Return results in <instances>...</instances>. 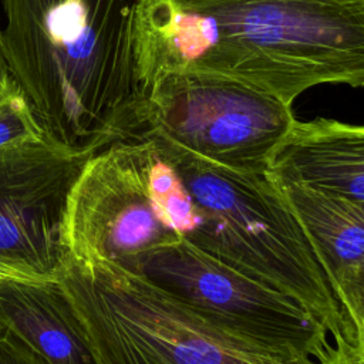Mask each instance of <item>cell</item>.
I'll use <instances>...</instances> for the list:
<instances>
[{
  "mask_svg": "<svg viewBox=\"0 0 364 364\" xmlns=\"http://www.w3.org/2000/svg\"><path fill=\"white\" fill-rule=\"evenodd\" d=\"M135 0H1L11 74L47 141L98 152L135 129Z\"/></svg>",
  "mask_w": 364,
  "mask_h": 364,
  "instance_id": "2",
  "label": "cell"
},
{
  "mask_svg": "<svg viewBox=\"0 0 364 364\" xmlns=\"http://www.w3.org/2000/svg\"><path fill=\"white\" fill-rule=\"evenodd\" d=\"M267 176L343 199L364 210V125L294 121L276 148Z\"/></svg>",
  "mask_w": 364,
  "mask_h": 364,
  "instance_id": "9",
  "label": "cell"
},
{
  "mask_svg": "<svg viewBox=\"0 0 364 364\" xmlns=\"http://www.w3.org/2000/svg\"><path fill=\"white\" fill-rule=\"evenodd\" d=\"M0 364H47L14 333L0 326Z\"/></svg>",
  "mask_w": 364,
  "mask_h": 364,
  "instance_id": "13",
  "label": "cell"
},
{
  "mask_svg": "<svg viewBox=\"0 0 364 364\" xmlns=\"http://www.w3.org/2000/svg\"><path fill=\"white\" fill-rule=\"evenodd\" d=\"M357 344H364V314H363V333H361Z\"/></svg>",
  "mask_w": 364,
  "mask_h": 364,
  "instance_id": "17",
  "label": "cell"
},
{
  "mask_svg": "<svg viewBox=\"0 0 364 364\" xmlns=\"http://www.w3.org/2000/svg\"><path fill=\"white\" fill-rule=\"evenodd\" d=\"M135 273L210 326L283 364H327L336 354L324 326L303 304L218 262L185 239L148 255Z\"/></svg>",
  "mask_w": 364,
  "mask_h": 364,
  "instance_id": "6",
  "label": "cell"
},
{
  "mask_svg": "<svg viewBox=\"0 0 364 364\" xmlns=\"http://www.w3.org/2000/svg\"><path fill=\"white\" fill-rule=\"evenodd\" d=\"M92 154L47 139L0 149V269L60 279L70 262L68 200Z\"/></svg>",
  "mask_w": 364,
  "mask_h": 364,
  "instance_id": "8",
  "label": "cell"
},
{
  "mask_svg": "<svg viewBox=\"0 0 364 364\" xmlns=\"http://www.w3.org/2000/svg\"><path fill=\"white\" fill-rule=\"evenodd\" d=\"M14 81V77L11 74V68L9 64L4 38H3V30L0 28V95L7 90V87Z\"/></svg>",
  "mask_w": 364,
  "mask_h": 364,
  "instance_id": "14",
  "label": "cell"
},
{
  "mask_svg": "<svg viewBox=\"0 0 364 364\" xmlns=\"http://www.w3.org/2000/svg\"><path fill=\"white\" fill-rule=\"evenodd\" d=\"M151 156L146 136L121 139L91 155L68 200L70 259L135 272L148 255L182 239L154 195Z\"/></svg>",
  "mask_w": 364,
  "mask_h": 364,
  "instance_id": "7",
  "label": "cell"
},
{
  "mask_svg": "<svg viewBox=\"0 0 364 364\" xmlns=\"http://www.w3.org/2000/svg\"><path fill=\"white\" fill-rule=\"evenodd\" d=\"M132 53L138 91L193 71L293 105L320 84L364 87V0H135Z\"/></svg>",
  "mask_w": 364,
  "mask_h": 364,
  "instance_id": "1",
  "label": "cell"
},
{
  "mask_svg": "<svg viewBox=\"0 0 364 364\" xmlns=\"http://www.w3.org/2000/svg\"><path fill=\"white\" fill-rule=\"evenodd\" d=\"M46 139L33 107L14 80L0 95V149Z\"/></svg>",
  "mask_w": 364,
  "mask_h": 364,
  "instance_id": "12",
  "label": "cell"
},
{
  "mask_svg": "<svg viewBox=\"0 0 364 364\" xmlns=\"http://www.w3.org/2000/svg\"><path fill=\"white\" fill-rule=\"evenodd\" d=\"M155 138L195 203L183 237L218 262L283 291L311 311L336 348L357 340L313 243L282 189L267 176L235 171Z\"/></svg>",
  "mask_w": 364,
  "mask_h": 364,
  "instance_id": "3",
  "label": "cell"
},
{
  "mask_svg": "<svg viewBox=\"0 0 364 364\" xmlns=\"http://www.w3.org/2000/svg\"><path fill=\"white\" fill-rule=\"evenodd\" d=\"M294 121L291 105L247 84L178 71L138 91L131 138L158 136L209 162L267 175Z\"/></svg>",
  "mask_w": 364,
  "mask_h": 364,
  "instance_id": "5",
  "label": "cell"
},
{
  "mask_svg": "<svg viewBox=\"0 0 364 364\" xmlns=\"http://www.w3.org/2000/svg\"><path fill=\"white\" fill-rule=\"evenodd\" d=\"M7 277H14V279H20V277H16L14 274H11V273H9V272H6V270L0 269V280H3V279H7Z\"/></svg>",
  "mask_w": 364,
  "mask_h": 364,
  "instance_id": "16",
  "label": "cell"
},
{
  "mask_svg": "<svg viewBox=\"0 0 364 364\" xmlns=\"http://www.w3.org/2000/svg\"><path fill=\"white\" fill-rule=\"evenodd\" d=\"M58 280L100 364H283L210 326L144 274L70 259Z\"/></svg>",
  "mask_w": 364,
  "mask_h": 364,
  "instance_id": "4",
  "label": "cell"
},
{
  "mask_svg": "<svg viewBox=\"0 0 364 364\" xmlns=\"http://www.w3.org/2000/svg\"><path fill=\"white\" fill-rule=\"evenodd\" d=\"M276 185L307 232L358 341L364 314V210L310 188Z\"/></svg>",
  "mask_w": 364,
  "mask_h": 364,
  "instance_id": "10",
  "label": "cell"
},
{
  "mask_svg": "<svg viewBox=\"0 0 364 364\" xmlns=\"http://www.w3.org/2000/svg\"><path fill=\"white\" fill-rule=\"evenodd\" d=\"M0 326L21 338L47 364H100L58 279L0 280Z\"/></svg>",
  "mask_w": 364,
  "mask_h": 364,
  "instance_id": "11",
  "label": "cell"
},
{
  "mask_svg": "<svg viewBox=\"0 0 364 364\" xmlns=\"http://www.w3.org/2000/svg\"><path fill=\"white\" fill-rule=\"evenodd\" d=\"M354 364H364V344H357L351 350Z\"/></svg>",
  "mask_w": 364,
  "mask_h": 364,
  "instance_id": "15",
  "label": "cell"
}]
</instances>
